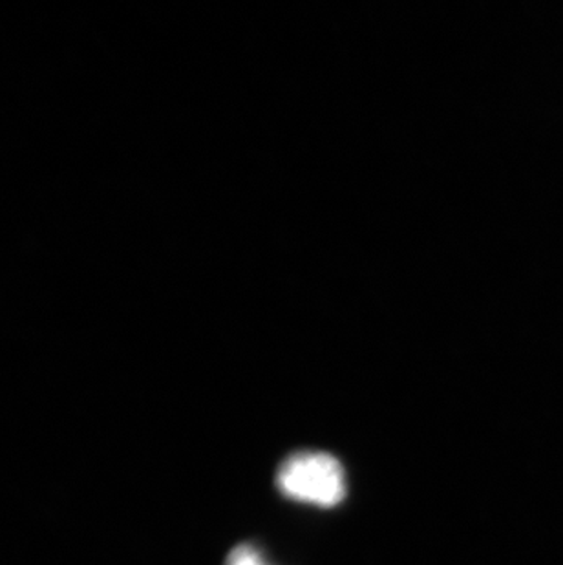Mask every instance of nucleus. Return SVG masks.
Returning <instances> with one entry per match:
<instances>
[{"label":"nucleus","instance_id":"f03ea898","mask_svg":"<svg viewBox=\"0 0 563 565\" xmlns=\"http://www.w3.org/2000/svg\"><path fill=\"white\" fill-rule=\"evenodd\" d=\"M225 565H267L255 545L244 544L229 553Z\"/></svg>","mask_w":563,"mask_h":565},{"label":"nucleus","instance_id":"f257e3e1","mask_svg":"<svg viewBox=\"0 0 563 565\" xmlns=\"http://www.w3.org/2000/svg\"><path fill=\"white\" fill-rule=\"evenodd\" d=\"M277 486L284 497L330 509L344 500V469L330 454L297 452L280 465Z\"/></svg>","mask_w":563,"mask_h":565}]
</instances>
